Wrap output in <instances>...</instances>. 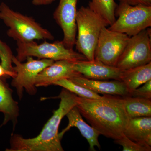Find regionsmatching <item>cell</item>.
<instances>
[{
	"label": "cell",
	"mask_w": 151,
	"mask_h": 151,
	"mask_svg": "<svg viewBox=\"0 0 151 151\" xmlns=\"http://www.w3.org/2000/svg\"><path fill=\"white\" fill-rule=\"evenodd\" d=\"M75 100L81 116L100 135L114 140L124 136L129 119L122 96L105 94L94 99L76 95Z\"/></svg>",
	"instance_id": "6da1fadb"
},
{
	"label": "cell",
	"mask_w": 151,
	"mask_h": 151,
	"mask_svg": "<svg viewBox=\"0 0 151 151\" xmlns=\"http://www.w3.org/2000/svg\"><path fill=\"white\" fill-rule=\"evenodd\" d=\"M76 95L67 89H62L58 98L59 107L35 137L26 139L21 135L12 134L9 148L6 151H63L58 129L61 120L76 105Z\"/></svg>",
	"instance_id": "7a4b0ae2"
},
{
	"label": "cell",
	"mask_w": 151,
	"mask_h": 151,
	"mask_svg": "<svg viewBox=\"0 0 151 151\" xmlns=\"http://www.w3.org/2000/svg\"><path fill=\"white\" fill-rule=\"evenodd\" d=\"M0 19L9 28L7 35L17 42L54 39L51 33L34 19L13 10L4 2L0 4Z\"/></svg>",
	"instance_id": "3957f363"
},
{
	"label": "cell",
	"mask_w": 151,
	"mask_h": 151,
	"mask_svg": "<svg viewBox=\"0 0 151 151\" xmlns=\"http://www.w3.org/2000/svg\"><path fill=\"white\" fill-rule=\"evenodd\" d=\"M77 36L75 45L78 52L88 60L94 59V50L101 30L108 24L89 7L82 6L76 17Z\"/></svg>",
	"instance_id": "277c9868"
},
{
	"label": "cell",
	"mask_w": 151,
	"mask_h": 151,
	"mask_svg": "<svg viewBox=\"0 0 151 151\" xmlns=\"http://www.w3.org/2000/svg\"><path fill=\"white\" fill-rule=\"evenodd\" d=\"M16 57L20 62L28 57H35L39 59H48L54 61L67 60L76 62L87 60L83 55L75 51L73 48H68L62 41L47 42L45 41L38 44L35 41L29 42H17Z\"/></svg>",
	"instance_id": "5b68a950"
},
{
	"label": "cell",
	"mask_w": 151,
	"mask_h": 151,
	"mask_svg": "<svg viewBox=\"0 0 151 151\" xmlns=\"http://www.w3.org/2000/svg\"><path fill=\"white\" fill-rule=\"evenodd\" d=\"M115 16L118 19L108 29L131 37L151 27V6L120 3L115 11Z\"/></svg>",
	"instance_id": "8992f818"
},
{
	"label": "cell",
	"mask_w": 151,
	"mask_h": 151,
	"mask_svg": "<svg viewBox=\"0 0 151 151\" xmlns=\"http://www.w3.org/2000/svg\"><path fill=\"white\" fill-rule=\"evenodd\" d=\"M26 60L25 62L22 63L18 60L15 56L13 57L12 63L15 65L14 70L16 75L12 78L11 85L16 89L19 100L22 98L24 89L29 95L36 94L37 76L41 71L55 61L48 59L35 60L32 57H28Z\"/></svg>",
	"instance_id": "52a82bcc"
},
{
	"label": "cell",
	"mask_w": 151,
	"mask_h": 151,
	"mask_svg": "<svg viewBox=\"0 0 151 151\" xmlns=\"http://www.w3.org/2000/svg\"><path fill=\"white\" fill-rule=\"evenodd\" d=\"M151 35L148 28L130 37L116 67L124 70L151 62Z\"/></svg>",
	"instance_id": "ba28073f"
},
{
	"label": "cell",
	"mask_w": 151,
	"mask_h": 151,
	"mask_svg": "<svg viewBox=\"0 0 151 151\" xmlns=\"http://www.w3.org/2000/svg\"><path fill=\"white\" fill-rule=\"evenodd\" d=\"M104 27L101 30L96 48L94 59L106 65L116 66L127 45L129 37L113 31Z\"/></svg>",
	"instance_id": "9c48e42d"
},
{
	"label": "cell",
	"mask_w": 151,
	"mask_h": 151,
	"mask_svg": "<svg viewBox=\"0 0 151 151\" xmlns=\"http://www.w3.org/2000/svg\"><path fill=\"white\" fill-rule=\"evenodd\" d=\"M78 0H60L53 18L62 30V42L66 47L73 48L77 34L76 17Z\"/></svg>",
	"instance_id": "30bf717a"
},
{
	"label": "cell",
	"mask_w": 151,
	"mask_h": 151,
	"mask_svg": "<svg viewBox=\"0 0 151 151\" xmlns=\"http://www.w3.org/2000/svg\"><path fill=\"white\" fill-rule=\"evenodd\" d=\"M73 61L60 60L54 61L38 74L36 79L37 87L53 85L56 81L63 79L70 78L81 75L76 71Z\"/></svg>",
	"instance_id": "8fae6325"
},
{
	"label": "cell",
	"mask_w": 151,
	"mask_h": 151,
	"mask_svg": "<svg viewBox=\"0 0 151 151\" xmlns=\"http://www.w3.org/2000/svg\"><path fill=\"white\" fill-rule=\"evenodd\" d=\"M76 71L85 78L94 80L109 79L120 81L123 70L116 66H110L98 60H80L74 62Z\"/></svg>",
	"instance_id": "7c38bea8"
},
{
	"label": "cell",
	"mask_w": 151,
	"mask_h": 151,
	"mask_svg": "<svg viewBox=\"0 0 151 151\" xmlns=\"http://www.w3.org/2000/svg\"><path fill=\"white\" fill-rule=\"evenodd\" d=\"M69 79L76 84L90 89L97 94L122 97L129 96V92L125 84L119 80L107 81L94 80L85 78L81 75Z\"/></svg>",
	"instance_id": "4fadbf2b"
},
{
	"label": "cell",
	"mask_w": 151,
	"mask_h": 151,
	"mask_svg": "<svg viewBox=\"0 0 151 151\" xmlns=\"http://www.w3.org/2000/svg\"><path fill=\"white\" fill-rule=\"evenodd\" d=\"M65 116L68 119V124L66 128L59 133L60 139H62L65 132L72 127H75L79 130L82 136L87 140L89 144V150L96 151L95 147L100 149L101 146L98 141V137L100 134L97 130L84 122L76 106L72 108Z\"/></svg>",
	"instance_id": "5bb4252c"
},
{
	"label": "cell",
	"mask_w": 151,
	"mask_h": 151,
	"mask_svg": "<svg viewBox=\"0 0 151 151\" xmlns=\"http://www.w3.org/2000/svg\"><path fill=\"white\" fill-rule=\"evenodd\" d=\"M124 135L135 142L151 147V117L129 119Z\"/></svg>",
	"instance_id": "9a60e30c"
},
{
	"label": "cell",
	"mask_w": 151,
	"mask_h": 151,
	"mask_svg": "<svg viewBox=\"0 0 151 151\" xmlns=\"http://www.w3.org/2000/svg\"><path fill=\"white\" fill-rule=\"evenodd\" d=\"M12 94V91L4 78L0 77V112L4 116L0 128L11 121L12 122L14 130L18 122L19 109L18 103L14 100Z\"/></svg>",
	"instance_id": "2e32d148"
},
{
	"label": "cell",
	"mask_w": 151,
	"mask_h": 151,
	"mask_svg": "<svg viewBox=\"0 0 151 151\" xmlns=\"http://www.w3.org/2000/svg\"><path fill=\"white\" fill-rule=\"evenodd\" d=\"M151 79V62L122 71L120 81L127 87L129 96L134 90Z\"/></svg>",
	"instance_id": "e0dca14e"
},
{
	"label": "cell",
	"mask_w": 151,
	"mask_h": 151,
	"mask_svg": "<svg viewBox=\"0 0 151 151\" xmlns=\"http://www.w3.org/2000/svg\"><path fill=\"white\" fill-rule=\"evenodd\" d=\"M122 98L129 119L151 117V99L130 96Z\"/></svg>",
	"instance_id": "ac0fdd59"
},
{
	"label": "cell",
	"mask_w": 151,
	"mask_h": 151,
	"mask_svg": "<svg viewBox=\"0 0 151 151\" xmlns=\"http://www.w3.org/2000/svg\"><path fill=\"white\" fill-rule=\"evenodd\" d=\"M117 6L115 0H91L88 7L100 16L108 26H111L116 20L115 11Z\"/></svg>",
	"instance_id": "d6986e66"
},
{
	"label": "cell",
	"mask_w": 151,
	"mask_h": 151,
	"mask_svg": "<svg viewBox=\"0 0 151 151\" xmlns=\"http://www.w3.org/2000/svg\"><path fill=\"white\" fill-rule=\"evenodd\" d=\"M53 85L61 86L71 93L82 98L100 99L103 97V96H100L99 94L91 91L90 89L76 84L70 79L67 78L56 81L53 84Z\"/></svg>",
	"instance_id": "ffe728a7"
},
{
	"label": "cell",
	"mask_w": 151,
	"mask_h": 151,
	"mask_svg": "<svg viewBox=\"0 0 151 151\" xmlns=\"http://www.w3.org/2000/svg\"><path fill=\"white\" fill-rule=\"evenodd\" d=\"M14 55L9 47L0 39V59L1 64L4 69L8 71L14 72L12 64Z\"/></svg>",
	"instance_id": "44dd1931"
},
{
	"label": "cell",
	"mask_w": 151,
	"mask_h": 151,
	"mask_svg": "<svg viewBox=\"0 0 151 151\" xmlns=\"http://www.w3.org/2000/svg\"><path fill=\"white\" fill-rule=\"evenodd\" d=\"M114 142L123 147V151H151V147L142 145L135 142L124 135Z\"/></svg>",
	"instance_id": "7402d4cb"
},
{
	"label": "cell",
	"mask_w": 151,
	"mask_h": 151,
	"mask_svg": "<svg viewBox=\"0 0 151 151\" xmlns=\"http://www.w3.org/2000/svg\"><path fill=\"white\" fill-rule=\"evenodd\" d=\"M143 84L140 88L134 90L129 96L151 99V79Z\"/></svg>",
	"instance_id": "603a6c76"
},
{
	"label": "cell",
	"mask_w": 151,
	"mask_h": 151,
	"mask_svg": "<svg viewBox=\"0 0 151 151\" xmlns=\"http://www.w3.org/2000/svg\"><path fill=\"white\" fill-rule=\"evenodd\" d=\"M120 3H125L132 6L142 4L151 6V0H118Z\"/></svg>",
	"instance_id": "cb8c5ba5"
},
{
	"label": "cell",
	"mask_w": 151,
	"mask_h": 151,
	"mask_svg": "<svg viewBox=\"0 0 151 151\" xmlns=\"http://www.w3.org/2000/svg\"><path fill=\"white\" fill-rule=\"evenodd\" d=\"M15 75V73L10 72L6 70L1 66V65H0V77L1 78H9L11 77L13 78Z\"/></svg>",
	"instance_id": "d4e9b609"
},
{
	"label": "cell",
	"mask_w": 151,
	"mask_h": 151,
	"mask_svg": "<svg viewBox=\"0 0 151 151\" xmlns=\"http://www.w3.org/2000/svg\"><path fill=\"white\" fill-rule=\"evenodd\" d=\"M56 0H31L33 4L35 6L47 5Z\"/></svg>",
	"instance_id": "484cf974"
},
{
	"label": "cell",
	"mask_w": 151,
	"mask_h": 151,
	"mask_svg": "<svg viewBox=\"0 0 151 151\" xmlns=\"http://www.w3.org/2000/svg\"><path fill=\"white\" fill-rule=\"evenodd\" d=\"M0 65H1V63H0Z\"/></svg>",
	"instance_id": "4316f807"
}]
</instances>
